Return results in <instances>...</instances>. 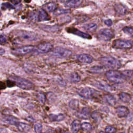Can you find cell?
<instances>
[{
  "mask_svg": "<svg viewBox=\"0 0 133 133\" xmlns=\"http://www.w3.org/2000/svg\"><path fill=\"white\" fill-rule=\"evenodd\" d=\"M105 76L110 82L117 84L123 83L126 79L122 72L114 70L107 71L105 73Z\"/></svg>",
  "mask_w": 133,
  "mask_h": 133,
  "instance_id": "obj_1",
  "label": "cell"
},
{
  "mask_svg": "<svg viewBox=\"0 0 133 133\" xmlns=\"http://www.w3.org/2000/svg\"><path fill=\"white\" fill-rule=\"evenodd\" d=\"M10 79L19 88L24 90H31L33 89V84L30 81L24 78L16 76H11Z\"/></svg>",
  "mask_w": 133,
  "mask_h": 133,
  "instance_id": "obj_2",
  "label": "cell"
},
{
  "mask_svg": "<svg viewBox=\"0 0 133 133\" xmlns=\"http://www.w3.org/2000/svg\"><path fill=\"white\" fill-rule=\"evenodd\" d=\"M99 60L102 64L110 69H117L120 68L121 66V62L118 60L112 57H103L100 58Z\"/></svg>",
  "mask_w": 133,
  "mask_h": 133,
  "instance_id": "obj_3",
  "label": "cell"
},
{
  "mask_svg": "<svg viewBox=\"0 0 133 133\" xmlns=\"http://www.w3.org/2000/svg\"><path fill=\"white\" fill-rule=\"evenodd\" d=\"M78 95L84 99H90L97 96V92L94 89L90 87H84L77 90Z\"/></svg>",
  "mask_w": 133,
  "mask_h": 133,
  "instance_id": "obj_4",
  "label": "cell"
},
{
  "mask_svg": "<svg viewBox=\"0 0 133 133\" xmlns=\"http://www.w3.org/2000/svg\"><path fill=\"white\" fill-rule=\"evenodd\" d=\"M114 36L113 31L109 29H102L98 33L97 37L99 39L102 41H109Z\"/></svg>",
  "mask_w": 133,
  "mask_h": 133,
  "instance_id": "obj_5",
  "label": "cell"
},
{
  "mask_svg": "<svg viewBox=\"0 0 133 133\" xmlns=\"http://www.w3.org/2000/svg\"><path fill=\"white\" fill-rule=\"evenodd\" d=\"M51 53L55 57L62 58L69 57L72 55V51L70 50L60 47L55 48L51 51Z\"/></svg>",
  "mask_w": 133,
  "mask_h": 133,
  "instance_id": "obj_6",
  "label": "cell"
},
{
  "mask_svg": "<svg viewBox=\"0 0 133 133\" xmlns=\"http://www.w3.org/2000/svg\"><path fill=\"white\" fill-rule=\"evenodd\" d=\"M133 42L131 41L116 39L114 41L112 46L116 49H128L131 48Z\"/></svg>",
  "mask_w": 133,
  "mask_h": 133,
  "instance_id": "obj_7",
  "label": "cell"
},
{
  "mask_svg": "<svg viewBox=\"0 0 133 133\" xmlns=\"http://www.w3.org/2000/svg\"><path fill=\"white\" fill-rule=\"evenodd\" d=\"M17 34L19 38L28 42L34 41L36 40L37 38V36L35 33L28 31L20 30L17 33Z\"/></svg>",
  "mask_w": 133,
  "mask_h": 133,
  "instance_id": "obj_8",
  "label": "cell"
},
{
  "mask_svg": "<svg viewBox=\"0 0 133 133\" xmlns=\"http://www.w3.org/2000/svg\"><path fill=\"white\" fill-rule=\"evenodd\" d=\"M35 47L32 45H28L19 47L12 50V53L17 55H24L35 50Z\"/></svg>",
  "mask_w": 133,
  "mask_h": 133,
  "instance_id": "obj_9",
  "label": "cell"
},
{
  "mask_svg": "<svg viewBox=\"0 0 133 133\" xmlns=\"http://www.w3.org/2000/svg\"><path fill=\"white\" fill-rule=\"evenodd\" d=\"M53 46L49 42H44L39 44L35 49L39 54L46 53L52 50Z\"/></svg>",
  "mask_w": 133,
  "mask_h": 133,
  "instance_id": "obj_10",
  "label": "cell"
},
{
  "mask_svg": "<svg viewBox=\"0 0 133 133\" xmlns=\"http://www.w3.org/2000/svg\"><path fill=\"white\" fill-rule=\"evenodd\" d=\"M76 115L78 118L87 119L90 117L91 114H90V110L88 108L84 107L81 110L76 112Z\"/></svg>",
  "mask_w": 133,
  "mask_h": 133,
  "instance_id": "obj_11",
  "label": "cell"
},
{
  "mask_svg": "<svg viewBox=\"0 0 133 133\" xmlns=\"http://www.w3.org/2000/svg\"><path fill=\"white\" fill-rule=\"evenodd\" d=\"M115 110L117 116L121 118L126 117L129 113V109L123 105L117 106Z\"/></svg>",
  "mask_w": 133,
  "mask_h": 133,
  "instance_id": "obj_12",
  "label": "cell"
},
{
  "mask_svg": "<svg viewBox=\"0 0 133 133\" xmlns=\"http://www.w3.org/2000/svg\"><path fill=\"white\" fill-rule=\"evenodd\" d=\"M115 12L119 16L125 15L127 11V9L125 5L121 3H116L114 5Z\"/></svg>",
  "mask_w": 133,
  "mask_h": 133,
  "instance_id": "obj_13",
  "label": "cell"
},
{
  "mask_svg": "<svg viewBox=\"0 0 133 133\" xmlns=\"http://www.w3.org/2000/svg\"><path fill=\"white\" fill-rule=\"evenodd\" d=\"M77 60L82 63L89 64L93 61V58L89 55L82 54L77 56Z\"/></svg>",
  "mask_w": 133,
  "mask_h": 133,
  "instance_id": "obj_14",
  "label": "cell"
},
{
  "mask_svg": "<svg viewBox=\"0 0 133 133\" xmlns=\"http://www.w3.org/2000/svg\"><path fill=\"white\" fill-rule=\"evenodd\" d=\"M82 3V0H71L64 2V5L68 8H76L79 6Z\"/></svg>",
  "mask_w": 133,
  "mask_h": 133,
  "instance_id": "obj_15",
  "label": "cell"
},
{
  "mask_svg": "<svg viewBox=\"0 0 133 133\" xmlns=\"http://www.w3.org/2000/svg\"><path fill=\"white\" fill-rule=\"evenodd\" d=\"M16 126L18 130L22 132H26L31 129V126L25 123L19 122Z\"/></svg>",
  "mask_w": 133,
  "mask_h": 133,
  "instance_id": "obj_16",
  "label": "cell"
},
{
  "mask_svg": "<svg viewBox=\"0 0 133 133\" xmlns=\"http://www.w3.org/2000/svg\"><path fill=\"white\" fill-rule=\"evenodd\" d=\"M94 86H95L98 88H99L101 90L107 91H112L113 90V88L111 86H110L109 85L103 84V83H102L100 82H99V81H96L95 82V83L94 84Z\"/></svg>",
  "mask_w": 133,
  "mask_h": 133,
  "instance_id": "obj_17",
  "label": "cell"
},
{
  "mask_svg": "<svg viewBox=\"0 0 133 133\" xmlns=\"http://www.w3.org/2000/svg\"><path fill=\"white\" fill-rule=\"evenodd\" d=\"M3 121L7 124L13 125H16L19 122L17 118L11 115L5 116L3 117Z\"/></svg>",
  "mask_w": 133,
  "mask_h": 133,
  "instance_id": "obj_18",
  "label": "cell"
},
{
  "mask_svg": "<svg viewBox=\"0 0 133 133\" xmlns=\"http://www.w3.org/2000/svg\"><path fill=\"white\" fill-rule=\"evenodd\" d=\"M43 7H44L43 9L46 11H48L49 12H54L57 9V6H56V4L55 3L51 2L45 4L43 5Z\"/></svg>",
  "mask_w": 133,
  "mask_h": 133,
  "instance_id": "obj_19",
  "label": "cell"
},
{
  "mask_svg": "<svg viewBox=\"0 0 133 133\" xmlns=\"http://www.w3.org/2000/svg\"><path fill=\"white\" fill-rule=\"evenodd\" d=\"M81 128V124L79 120L75 119L71 124V131L72 133H78Z\"/></svg>",
  "mask_w": 133,
  "mask_h": 133,
  "instance_id": "obj_20",
  "label": "cell"
},
{
  "mask_svg": "<svg viewBox=\"0 0 133 133\" xmlns=\"http://www.w3.org/2000/svg\"><path fill=\"white\" fill-rule=\"evenodd\" d=\"M49 16L47 13V11H46L44 9H41L39 10L38 15V20L40 21H47L49 20Z\"/></svg>",
  "mask_w": 133,
  "mask_h": 133,
  "instance_id": "obj_21",
  "label": "cell"
},
{
  "mask_svg": "<svg viewBox=\"0 0 133 133\" xmlns=\"http://www.w3.org/2000/svg\"><path fill=\"white\" fill-rule=\"evenodd\" d=\"M71 30H72V31H70L71 33H72L73 34H75L78 36H80L82 38H87V39H90L91 38V36H90V35L88 33H84V32H83L81 31H79L77 29H72Z\"/></svg>",
  "mask_w": 133,
  "mask_h": 133,
  "instance_id": "obj_22",
  "label": "cell"
},
{
  "mask_svg": "<svg viewBox=\"0 0 133 133\" xmlns=\"http://www.w3.org/2000/svg\"><path fill=\"white\" fill-rule=\"evenodd\" d=\"M49 118L51 122H60L64 119L65 116L61 113L58 114H50L49 115Z\"/></svg>",
  "mask_w": 133,
  "mask_h": 133,
  "instance_id": "obj_23",
  "label": "cell"
},
{
  "mask_svg": "<svg viewBox=\"0 0 133 133\" xmlns=\"http://www.w3.org/2000/svg\"><path fill=\"white\" fill-rule=\"evenodd\" d=\"M83 28L86 31L89 32H94L98 28V26L96 23H90L83 25Z\"/></svg>",
  "mask_w": 133,
  "mask_h": 133,
  "instance_id": "obj_24",
  "label": "cell"
},
{
  "mask_svg": "<svg viewBox=\"0 0 133 133\" xmlns=\"http://www.w3.org/2000/svg\"><path fill=\"white\" fill-rule=\"evenodd\" d=\"M118 97L119 99L123 102L128 103L131 100V96L126 92H122L119 94Z\"/></svg>",
  "mask_w": 133,
  "mask_h": 133,
  "instance_id": "obj_25",
  "label": "cell"
},
{
  "mask_svg": "<svg viewBox=\"0 0 133 133\" xmlns=\"http://www.w3.org/2000/svg\"><path fill=\"white\" fill-rule=\"evenodd\" d=\"M104 101L110 105H114L116 103V100L115 98L111 95H105L104 96Z\"/></svg>",
  "mask_w": 133,
  "mask_h": 133,
  "instance_id": "obj_26",
  "label": "cell"
},
{
  "mask_svg": "<svg viewBox=\"0 0 133 133\" xmlns=\"http://www.w3.org/2000/svg\"><path fill=\"white\" fill-rule=\"evenodd\" d=\"M79 103L78 100L72 99L69 103V107L73 110H77L79 108Z\"/></svg>",
  "mask_w": 133,
  "mask_h": 133,
  "instance_id": "obj_27",
  "label": "cell"
},
{
  "mask_svg": "<svg viewBox=\"0 0 133 133\" xmlns=\"http://www.w3.org/2000/svg\"><path fill=\"white\" fill-rule=\"evenodd\" d=\"M104 71V68L101 66H93L90 69V71L94 73H102Z\"/></svg>",
  "mask_w": 133,
  "mask_h": 133,
  "instance_id": "obj_28",
  "label": "cell"
},
{
  "mask_svg": "<svg viewBox=\"0 0 133 133\" xmlns=\"http://www.w3.org/2000/svg\"><path fill=\"white\" fill-rule=\"evenodd\" d=\"M70 12V10L68 9H63V8H57L56 10L54 12V15L55 16H60L63 14H67Z\"/></svg>",
  "mask_w": 133,
  "mask_h": 133,
  "instance_id": "obj_29",
  "label": "cell"
},
{
  "mask_svg": "<svg viewBox=\"0 0 133 133\" xmlns=\"http://www.w3.org/2000/svg\"><path fill=\"white\" fill-rule=\"evenodd\" d=\"M70 80L72 83H78L81 80V77L77 73L74 72L70 75Z\"/></svg>",
  "mask_w": 133,
  "mask_h": 133,
  "instance_id": "obj_30",
  "label": "cell"
},
{
  "mask_svg": "<svg viewBox=\"0 0 133 133\" xmlns=\"http://www.w3.org/2000/svg\"><path fill=\"white\" fill-rule=\"evenodd\" d=\"M81 128L86 132H90L92 130L91 125L88 122H83L81 124Z\"/></svg>",
  "mask_w": 133,
  "mask_h": 133,
  "instance_id": "obj_31",
  "label": "cell"
},
{
  "mask_svg": "<svg viewBox=\"0 0 133 133\" xmlns=\"http://www.w3.org/2000/svg\"><path fill=\"white\" fill-rule=\"evenodd\" d=\"M36 97L40 103H41L42 104H44L46 101V97L43 93L42 92L37 93L36 95Z\"/></svg>",
  "mask_w": 133,
  "mask_h": 133,
  "instance_id": "obj_32",
  "label": "cell"
},
{
  "mask_svg": "<svg viewBox=\"0 0 133 133\" xmlns=\"http://www.w3.org/2000/svg\"><path fill=\"white\" fill-rule=\"evenodd\" d=\"M123 31L131 37H133V28L129 26H125L123 29Z\"/></svg>",
  "mask_w": 133,
  "mask_h": 133,
  "instance_id": "obj_33",
  "label": "cell"
},
{
  "mask_svg": "<svg viewBox=\"0 0 133 133\" xmlns=\"http://www.w3.org/2000/svg\"><path fill=\"white\" fill-rule=\"evenodd\" d=\"M42 28L46 31H49V32H53L51 30V29L54 31V32H56L57 31V29H58L57 26H47V25H43Z\"/></svg>",
  "mask_w": 133,
  "mask_h": 133,
  "instance_id": "obj_34",
  "label": "cell"
},
{
  "mask_svg": "<svg viewBox=\"0 0 133 133\" xmlns=\"http://www.w3.org/2000/svg\"><path fill=\"white\" fill-rule=\"evenodd\" d=\"M42 125L41 123H36L34 125V130L36 133H47L42 132Z\"/></svg>",
  "mask_w": 133,
  "mask_h": 133,
  "instance_id": "obj_35",
  "label": "cell"
},
{
  "mask_svg": "<svg viewBox=\"0 0 133 133\" xmlns=\"http://www.w3.org/2000/svg\"><path fill=\"white\" fill-rule=\"evenodd\" d=\"M116 130V128L112 126H107L105 128V133H115Z\"/></svg>",
  "mask_w": 133,
  "mask_h": 133,
  "instance_id": "obj_36",
  "label": "cell"
},
{
  "mask_svg": "<svg viewBox=\"0 0 133 133\" xmlns=\"http://www.w3.org/2000/svg\"><path fill=\"white\" fill-rule=\"evenodd\" d=\"M2 8H3V9H15L14 6L9 3H4L2 4Z\"/></svg>",
  "mask_w": 133,
  "mask_h": 133,
  "instance_id": "obj_37",
  "label": "cell"
},
{
  "mask_svg": "<svg viewBox=\"0 0 133 133\" xmlns=\"http://www.w3.org/2000/svg\"><path fill=\"white\" fill-rule=\"evenodd\" d=\"M125 76L132 77L133 76V70H125L123 72Z\"/></svg>",
  "mask_w": 133,
  "mask_h": 133,
  "instance_id": "obj_38",
  "label": "cell"
},
{
  "mask_svg": "<svg viewBox=\"0 0 133 133\" xmlns=\"http://www.w3.org/2000/svg\"><path fill=\"white\" fill-rule=\"evenodd\" d=\"M7 41V37L3 33H0V44L5 43Z\"/></svg>",
  "mask_w": 133,
  "mask_h": 133,
  "instance_id": "obj_39",
  "label": "cell"
},
{
  "mask_svg": "<svg viewBox=\"0 0 133 133\" xmlns=\"http://www.w3.org/2000/svg\"><path fill=\"white\" fill-rule=\"evenodd\" d=\"M104 23L107 25V26H110L112 25V21L111 19H107V20H105L104 21Z\"/></svg>",
  "mask_w": 133,
  "mask_h": 133,
  "instance_id": "obj_40",
  "label": "cell"
},
{
  "mask_svg": "<svg viewBox=\"0 0 133 133\" xmlns=\"http://www.w3.org/2000/svg\"><path fill=\"white\" fill-rule=\"evenodd\" d=\"M26 120L30 122H34L35 121V119L32 116H29L26 118Z\"/></svg>",
  "mask_w": 133,
  "mask_h": 133,
  "instance_id": "obj_41",
  "label": "cell"
},
{
  "mask_svg": "<svg viewBox=\"0 0 133 133\" xmlns=\"http://www.w3.org/2000/svg\"><path fill=\"white\" fill-rule=\"evenodd\" d=\"M0 133H8V131L5 128H0Z\"/></svg>",
  "mask_w": 133,
  "mask_h": 133,
  "instance_id": "obj_42",
  "label": "cell"
},
{
  "mask_svg": "<svg viewBox=\"0 0 133 133\" xmlns=\"http://www.w3.org/2000/svg\"><path fill=\"white\" fill-rule=\"evenodd\" d=\"M5 50H4L3 48L0 47V55H4V54H5Z\"/></svg>",
  "mask_w": 133,
  "mask_h": 133,
  "instance_id": "obj_43",
  "label": "cell"
},
{
  "mask_svg": "<svg viewBox=\"0 0 133 133\" xmlns=\"http://www.w3.org/2000/svg\"><path fill=\"white\" fill-rule=\"evenodd\" d=\"M11 2L15 4H18L19 3L21 2V1H12Z\"/></svg>",
  "mask_w": 133,
  "mask_h": 133,
  "instance_id": "obj_44",
  "label": "cell"
},
{
  "mask_svg": "<svg viewBox=\"0 0 133 133\" xmlns=\"http://www.w3.org/2000/svg\"><path fill=\"white\" fill-rule=\"evenodd\" d=\"M61 133H69V132L68 131H63L61 132Z\"/></svg>",
  "mask_w": 133,
  "mask_h": 133,
  "instance_id": "obj_45",
  "label": "cell"
},
{
  "mask_svg": "<svg viewBox=\"0 0 133 133\" xmlns=\"http://www.w3.org/2000/svg\"><path fill=\"white\" fill-rule=\"evenodd\" d=\"M99 133H105V132H104V131H100V132H99Z\"/></svg>",
  "mask_w": 133,
  "mask_h": 133,
  "instance_id": "obj_46",
  "label": "cell"
},
{
  "mask_svg": "<svg viewBox=\"0 0 133 133\" xmlns=\"http://www.w3.org/2000/svg\"><path fill=\"white\" fill-rule=\"evenodd\" d=\"M1 10H0V17H1Z\"/></svg>",
  "mask_w": 133,
  "mask_h": 133,
  "instance_id": "obj_47",
  "label": "cell"
}]
</instances>
